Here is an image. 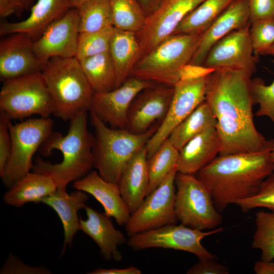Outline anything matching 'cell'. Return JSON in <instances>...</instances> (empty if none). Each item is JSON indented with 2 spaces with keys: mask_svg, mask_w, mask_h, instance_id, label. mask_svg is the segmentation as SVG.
Listing matches in <instances>:
<instances>
[{
  "mask_svg": "<svg viewBox=\"0 0 274 274\" xmlns=\"http://www.w3.org/2000/svg\"><path fill=\"white\" fill-rule=\"evenodd\" d=\"M31 0H0V16L6 17L26 8Z\"/></svg>",
  "mask_w": 274,
  "mask_h": 274,
  "instance_id": "cell-43",
  "label": "cell"
},
{
  "mask_svg": "<svg viewBox=\"0 0 274 274\" xmlns=\"http://www.w3.org/2000/svg\"><path fill=\"white\" fill-rule=\"evenodd\" d=\"M270 155L271 159L274 163V140H270Z\"/></svg>",
  "mask_w": 274,
  "mask_h": 274,
  "instance_id": "cell-48",
  "label": "cell"
},
{
  "mask_svg": "<svg viewBox=\"0 0 274 274\" xmlns=\"http://www.w3.org/2000/svg\"><path fill=\"white\" fill-rule=\"evenodd\" d=\"M175 185V212L181 224L200 230L214 229L221 224L223 217L210 190L195 175L177 172Z\"/></svg>",
  "mask_w": 274,
  "mask_h": 274,
  "instance_id": "cell-9",
  "label": "cell"
},
{
  "mask_svg": "<svg viewBox=\"0 0 274 274\" xmlns=\"http://www.w3.org/2000/svg\"><path fill=\"white\" fill-rule=\"evenodd\" d=\"M251 77L230 68L215 70L209 75L205 101L217 121L221 144L219 155L270 150V140L254 123Z\"/></svg>",
  "mask_w": 274,
  "mask_h": 274,
  "instance_id": "cell-1",
  "label": "cell"
},
{
  "mask_svg": "<svg viewBox=\"0 0 274 274\" xmlns=\"http://www.w3.org/2000/svg\"><path fill=\"white\" fill-rule=\"evenodd\" d=\"M250 35L254 53L263 55L274 43V20L264 19L251 22Z\"/></svg>",
  "mask_w": 274,
  "mask_h": 274,
  "instance_id": "cell-38",
  "label": "cell"
},
{
  "mask_svg": "<svg viewBox=\"0 0 274 274\" xmlns=\"http://www.w3.org/2000/svg\"><path fill=\"white\" fill-rule=\"evenodd\" d=\"M263 55L274 56V43L273 45L264 53Z\"/></svg>",
  "mask_w": 274,
  "mask_h": 274,
  "instance_id": "cell-49",
  "label": "cell"
},
{
  "mask_svg": "<svg viewBox=\"0 0 274 274\" xmlns=\"http://www.w3.org/2000/svg\"><path fill=\"white\" fill-rule=\"evenodd\" d=\"M249 22V0H234L202 33L189 64L202 66L208 52L217 41Z\"/></svg>",
  "mask_w": 274,
  "mask_h": 274,
  "instance_id": "cell-19",
  "label": "cell"
},
{
  "mask_svg": "<svg viewBox=\"0 0 274 274\" xmlns=\"http://www.w3.org/2000/svg\"><path fill=\"white\" fill-rule=\"evenodd\" d=\"M79 33L78 12L71 8L35 40V53L44 66L53 57H75Z\"/></svg>",
  "mask_w": 274,
  "mask_h": 274,
  "instance_id": "cell-15",
  "label": "cell"
},
{
  "mask_svg": "<svg viewBox=\"0 0 274 274\" xmlns=\"http://www.w3.org/2000/svg\"><path fill=\"white\" fill-rule=\"evenodd\" d=\"M251 91L254 105L259 106L255 115L267 117L274 124V80L266 85L262 79L254 78L251 80Z\"/></svg>",
  "mask_w": 274,
  "mask_h": 274,
  "instance_id": "cell-36",
  "label": "cell"
},
{
  "mask_svg": "<svg viewBox=\"0 0 274 274\" xmlns=\"http://www.w3.org/2000/svg\"><path fill=\"white\" fill-rule=\"evenodd\" d=\"M221 147L216 128L206 129L189 140L179 151L177 172L195 175L219 155Z\"/></svg>",
  "mask_w": 274,
  "mask_h": 274,
  "instance_id": "cell-23",
  "label": "cell"
},
{
  "mask_svg": "<svg viewBox=\"0 0 274 274\" xmlns=\"http://www.w3.org/2000/svg\"><path fill=\"white\" fill-rule=\"evenodd\" d=\"M234 204L245 213L257 208H266L274 213V171L264 180L255 195Z\"/></svg>",
  "mask_w": 274,
  "mask_h": 274,
  "instance_id": "cell-37",
  "label": "cell"
},
{
  "mask_svg": "<svg viewBox=\"0 0 274 274\" xmlns=\"http://www.w3.org/2000/svg\"><path fill=\"white\" fill-rule=\"evenodd\" d=\"M89 112L94 130V167L104 180L118 184L125 165L146 146L160 124L156 123L145 132L136 134L126 128L108 126L93 112Z\"/></svg>",
  "mask_w": 274,
  "mask_h": 274,
  "instance_id": "cell-5",
  "label": "cell"
},
{
  "mask_svg": "<svg viewBox=\"0 0 274 274\" xmlns=\"http://www.w3.org/2000/svg\"><path fill=\"white\" fill-rule=\"evenodd\" d=\"M274 171L270 150L219 155L195 175L210 190L220 212L238 200L255 195Z\"/></svg>",
  "mask_w": 274,
  "mask_h": 274,
  "instance_id": "cell-2",
  "label": "cell"
},
{
  "mask_svg": "<svg viewBox=\"0 0 274 274\" xmlns=\"http://www.w3.org/2000/svg\"><path fill=\"white\" fill-rule=\"evenodd\" d=\"M79 32H91L113 26L110 0H86L76 8Z\"/></svg>",
  "mask_w": 274,
  "mask_h": 274,
  "instance_id": "cell-32",
  "label": "cell"
},
{
  "mask_svg": "<svg viewBox=\"0 0 274 274\" xmlns=\"http://www.w3.org/2000/svg\"><path fill=\"white\" fill-rule=\"evenodd\" d=\"M202 33L170 36L140 58L131 76L174 87L183 67L190 63Z\"/></svg>",
  "mask_w": 274,
  "mask_h": 274,
  "instance_id": "cell-6",
  "label": "cell"
},
{
  "mask_svg": "<svg viewBox=\"0 0 274 274\" xmlns=\"http://www.w3.org/2000/svg\"><path fill=\"white\" fill-rule=\"evenodd\" d=\"M114 26L80 32L75 57L79 60L109 51Z\"/></svg>",
  "mask_w": 274,
  "mask_h": 274,
  "instance_id": "cell-35",
  "label": "cell"
},
{
  "mask_svg": "<svg viewBox=\"0 0 274 274\" xmlns=\"http://www.w3.org/2000/svg\"><path fill=\"white\" fill-rule=\"evenodd\" d=\"M71 9L70 0H37L31 9L30 15L25 19L1 23L0 35L21 32L36 40L51 23Z\"/></svg>",
  "mask_w": 274,
  "mask_h": 274,
  "instance_id": "cell-22",
  "label": "cell"
},
{
  "mask_svg": "<svg viewBox=\"0 0 274 274\" xmlns=\"http://www.w3.org/2000/svg\"><path fill=\"white\" fill-rule=\"evenodd\" d=\"M72 187L93 196L102 206L104 213L113 218L119 225L126 224L131 214L118 184L106 181L97 172L93 170L75 181Z\"/></svg>",
  "mask_w": 274,
  "mask_h": 274,
  "instance_id": "cell-20",
  "label": "cell"
},
{
  "mask_svg": "<svg viewBox=\"0 0 274 274\" xmlns=\"http://www.w3.org/2000/svg\"><path fill=\"white\" fill-rule=\"evenodd\" d=\"M253 269L256 274H274V262L273 260L256 261L254 263Z\"/></svg>",
  "mask_w": 274,
  "mask_h": 274,
  "instance_id": "cell-45",
  "label": "cell"
},
{
  "mask_svg": "<svg viewBox=\"0 0 274 274\" xmlns=\"http://www.w3.org/2000/svg\"><path fill=\"white\" fill-rule=\"evenodd\" d=\"M217 121L204 101L171 132L168 140L180 150L189 140L206 129L216 126Z\"/></svg>",
  "mask_w": 274,
  "mask_h": 274,
  "instance_id": "cell-28",
  "label": "cell"
},
{
  "mask_svg": "<svg viewBox=\"0 0 274 274\" xmlns=\"http://www.w3.org/2000/svg\"><path fill=\"white\" fill-rule=\"evenodd\" d=\"M41 74L52 99L54 116L70 121L90 111L94 92L75 57L51 58Z\"/></svg>",
  "mask_w": 274,
  "mask_h": 274,
  "instance_id": "cell-4",
  "label": "cell"
},
{
  "mask_svg": "<svg viewBox=\"0 0 274 274\" xmlns=\"http://www.w3.org/2000/svg\"><path fill=\"white\" fill-rule=\"evenodd\" d=\"M210 74L195 79L181 80L174 85L166 116L146 145L148 159L168 139L173 130L205 101Z\"/></svg>",
  "mask_w": 274,
  "mask_h": 274,
  "instance_id": "cell-12",
  "label": "cell"
},
{
  "mask_svg": "<svg viewBox=\"0 0 274 274\" xmlns=\"http://www.w3.org/2000/svg\"><path fill=\"white\" fill-rule=\"evenodd\" d=\"M4 113H0V176L4 172L10 156L11 140L9 125L11 121Z\"/></svg>",
  "mask_w": 274,
  "mask_h": 274,
  "instance_id": "cell-40",
  "label": "cell"
},
{
  "mask_svg": "<svg viewBox=\"0 0 274 274\" xmlns=\"http://www.w3.org/2000/svg\"><path fill=\"white\" fill-rule=\"evenodd\" d=\"M1 274H50L51 271L44 266H31L24 263L18 257L10 253L0 270Z\"/></svg>",
  "mask_w": 274,
  "mask_h": 274,
  "instance_id": "cell-39",
  "label": "cell"
},
{
  "mask_svg": "<svg viewBox=\"0 0 274 274\" xmlns=\"http://www.w3.org/2000/svg\"><path fill=\"white\" fill-rule=\"evenodd\" d=\"M113 26L135 33L143 27L147 15L138 0H110Z\"/></svg>",
  "mask_w": 274,
  "mask_h": 274,
  "instance_id": "cell-33",
  "label": "cell"
},
{
  "mask_svg": "<svg viewBox=\"0 0 274 274\" xmlns=\"http://www.w3.org/2000/svg\"><path fill=\"white\" fill-rule=\"evenodd\" d=\"M223 231L222 228H216L205 232L182 224H173L136 233L129 237L127 244L134 251L170 249L192 253L199 259H216V256L202 246L201 241Z\"/></svg>",
  "mask_w": 274,
  "mask_h": 274,
  "instance_id": "cell-10",
  "label": "cell"
},
{
  "mask_svg": "<svg viewBox=\"0 0 274 274\" xmlns=\"http://www.w3.org/2000/svg\"><path fill=\"white\" fill-rule=\"evenodd\" d=\"M109 52L114 67L116 88L131 76L142 56L136 33L114 27Z\"/></svg>",
  "mask_w": 274,
  "mask_h": 274,
  "instance_id": "cell-26",
  "label": "cell"
},
{
  "mask_svg": "<svg viewBox=\"0 0 274 274\" xmlns=\"http://www.w3.org/2000/svg\"><path fill=\"white\" fill-rule=\"evenodd\" d=\"M49 118H29L9 125L11 140L10 156L1 178L5 187H11L32 170L36 151L53 132Z\"/></svg>",
  "mask_w": 274,
  "mask_h": 274,
  "instance_id": "cell-7",
  "label": "cell"
},
{
  "mask_svg": "<svg viewBox=\"0 0 274 274\" xmlns=\"http://www.w3.org/2000/svg\"><path fill=\"white\" fill-rule=\"evenodd\" d=\"M79 61L94 92L109 91L116 88L115 70L109 51Z\"/></svg>",
  "mask_w": 274,
  "mask_h": 274,
  "instance_id": "cell-30",
  "label": "cell"
},
{
  "mask_svg": "<svg viewBox=\"0 0 274 274\" xmlns=\"http://www.w3.org/2000/svg\"><path fill=\"white\" fill-rule=\"evenodd\" d=\"M177 172V168L172 170L131 214L125 225L129 237L141 232L176 224L178 220L175 208Z\"/></svg>",
  "mask_w": 274,
  "mask_h": 274,
  "instance_id": "cell-11",
  "label": "cell"
},
{
  "mask_svg": "<svg viewBox=\"0 0 274 274\" xmlns=\"http://www.w3.org/2000/svg\"><path fill=\"white\" fill-rule=\"evenodd\" d=\"M228 268L218 263L215 259H202L189 268L187 274H228Z\"/></svg>",
  "mask_w": 274,
  "mask_h": 274,
  "instance_id": "cell-42",
  "label": "cell"
},
{
  "mask_svg": "<svg viewBox=\"0 0 274 274\" xmlns=\"http://www.w3.org/2000/svg\"><path fill=\"white\" fill-rule=\"evenodd\" d=\"M250 22L274 20V0H249Z\"/></svg>",
  "mask_w": 274,
  "mask_h": 274,
  "instance_id": "cell-41",
  "label": "cell"
},
{
  "mask_svg": "<svg viewBox=\"0 0 274 274\" xmlns=\"http://www.w3.org/2000/svg\"><path fill=\"white\" fill-rule=\"evenodd\" d=\"M146 146L125 165L118 186L120 193L130 214L140 206L147 194L149 184Z\"/></svg>",
  "mask_w": 274,
  "mask_h": 274,
  "instance_id": "cell-25",
  "label": "cell"
},
{
  "mask_svg": "<svg viewBox=\"0 0 274 274\" xmlns=\"http://www.w3.org/2000/svg\"><path fill=\"white\" fill-rule=\"evenodd\" d=\"M204 1L165 0L147 16L143 27L136 33L142 56L172 35L181 22Z\"/></svg>",
  "mask_w": 274,
  "mask_h": 274,
  "instance_id": "cell-14",
  "label": "cell"
},
{
  "mask_svg": "<svg viewBox=\"0 0 274 274\" xmlns=\"http://www.w3.org/2000/svg\"><path fill=\"white\" fill-rule=\"evenodd\" d=\"M178 154L179 150L166 139L148 159L149 184L146 196L157 188L168 174L177 168Z\"/></svg>",
  "mask_w": 274,
  "mask_h": 274,
  "instance_id": "cell-31",
  "label": "cell"
},
{
  "mask_svg": "<svg viewBox=\"0 0 274 274\" xmlns=\"http://www.w3.org/2000/svg\"><path fill=\"white\" fill-rule=\"evenodd\" d=\"M88 274H141V270L135 266H130L123 268H98Z\"/></svg>",
  "mask_w": 274,
  "mask_h": 274,
  "instance_id": "cell-44",
  "label": "cell"
},
{
  "mask_svg": "<svg viewBox=\"0 0 274 274\" xmlns=\"http://www.w3.org/2000/svg\"><path fill=\"white\" fill-rule=\"evenodd\" d=\"M87 218L80 219V230L89 236L96 243L105 260L120 261L123 259L118 247L127 241L121 231L114 227L110 218L86 206Z\"/></svg>",
  "mask_w": 274,
  "mask_h": 274,
  "instance_id": "cell-21",
  "label": "cell"
},
{
  "mask_svg": "<svg viewBox=\"0 0 274 274\" xmlns=\"http://www.w3.org/2000/svg\"><path fill=\"white\" fill-rule=\"evenodd\" d=\"M174 91V87L159 83L141 91L129 107L126 129L140 134L160 124L167 113Z\"/></svg>",
  "mask_w": 274,
  "mask_h": 274,
  "instance_id": "cell-17",
  "label": "cell"
},
{
  "mask_svg": "<svg viewBox=\"0 0 274 274\" xmlns=\"http://www.w3.org/2000/svg\"><path fill=\"white\" fill-rule=\"evenodd\" d=\"M0 111L10 119L23 120L32 115L49 118L52 99L41 72L3 81Z\"/></svg>",
  "mask_w": 274,
  "mask_h": 274,
  "instance_id": "cell-8",
  "label": "cell"
},
{
  "mask_svg": "<svg viewBox=\"0 0 274 274\" xmlns=\"http://www.w3.org/2000/svg\"><path fill=\"white\" fill-rule=\"evenodd\" d=\"M86 0H70L71 8H76Z\"/></svg>",
  "mask_w": 274,
  "mask_h": 274,
  "instance_id": "cell-47",
  "label": "cell"
},
{
  "mask_svg": "<svg viewBox=\"0 0 274 274\" xmlns=\"http://www.w3.org/2000/svg\"><path fill=\"white\" fill-rule=\"evenodd\" d=\"M57 188L51 177L30 172L8 189L3 195V200L9 206L20 208L29 202H41L43 198L51 195Z\"/></svg>",
  "mask_w": 274,
  "mask_h": 274,
  "instance_id": "cell-27",
  "label": "cell"
},
{
  "mask_svg": "<svg viewBox=\"0 0 274 274\" xmlns=\"http://www.w3.org/2000/svg\"><path fill=\"white\" fill-rule=\"evenodd\" d=\"M165 0H138L147 16L156 11Z\"/></svg>",
  "mask_w": 274,
  "mask_h": 274,
  "instance_id": "cell-46",
  "label": "cell"
},
{
  "mask_svg": "<svg viewBox=\"0 0 274 274\" xmlns=\"http://www.w3.org/2000/svg\"><path fill=\"white\" fill-rule=\"evenodd\" d=\"M153 82L129 77L120 86L106 92H94L89 111L109 126L126 128L129 107L135 97Z\"/></svg>",
  "mask_w": 274,
  "mask_h": 274,
  "instance_id": "cell-16",
  "label": "cell"
},
{
  "mask_svg": "<svg viewBox=\"0 0 274 274\" xmlns=\"http://www.w3.org/2000/svg\"><path fill=\"white\" fill-rule=\"evenodd\" d=\"M250 21L217 41L208 52L202 66L215 70L230 68L256 72L259 56L254 53L250 35Z\"/></svg>",
  "mask_w": 274,
  "mask_h": 274,
  "instance_id": "cell-13",
  "label": "cell"
},
{
  "mask_svg": "<svg viewBox=\"0 0 274 274\" xmlns=\"http://www.w3.org/2000/svg\"><path fill=\"white\" fill-rule=\"evenodd\" d=\"M35 40L18 32L0 42V78L3 81L41 72L44 65L36 55Z\"/></svg>",
  "mask_w": 274,
  "mask_h": 274,
  "instance_id": "cell-18",
  "label": "cell"
},
{
  "mask_svg": "<svg viewBox=\"0 0 274 274\" xmlns=\"http://www.w3.org/2000/svg\"><path fill=\"white\" fill-rule=\"evenodd\" d=\"M88 198V194L85 192L76 190L68 193L66 189L57 188L53 193L41 201L56 213L62 223L64 241L61 255H63L67 246H72L75 235L80 230L78 213L85 208Z\"/></svg>",
  "mask_w": 274,
  "mask_h": 274,
  "instance_id": "cell-24",
  "label": "cell"
},
{
  "mask_svg": "<svg viewBox=\"0 0 274 274\" xmlns=\"http://www.w3.org/2000/svg\"><path fill=\"white\" fill-rule=\"evenodd\" d=\"M70 122L66 135L53 131L40 148L45 156L50 155L53 150L60 151L62 161L52 163L37 156L31 170L49 175L57 188L64 189L70 183L84 177L94 167V136L88 129L87 112L80 114Z\"/></svg>",
  "mask_w": 274,
  "mask_h": 274,
  "instance_id": "cell-3",
  "label": "cell"
},
{
  "mask_svg": "<svg viewBox=\"0 0 274 274\" xmlns=\"http://www.w3.org/2000/svg\"><path fill=\"white\" fill-rule=\"evenodd\" d=\"M234 1L204 0L181 22L173 34L203 33Z\"/></svg>",
  "mask_w": 274,
  "mask_h": 274,
  "instance_id": "cell-29",
  "label": "cell"
},
{
  "mask_svg": "<svg viewBox=\"0 0 274 274\" xmlns=\"http://www.w3.org/2000/svg\"><path fill=\"white\" fill-rule=\"evenodd\" d=\"M256 229L252 247L261 252V260H274V213L259 211L255 216Z\"/></svg>",
  "mask_w": 274,
  "mask_h": 274,
  "instance_id": "cell-34",
  "label": "cell"
}]
</instances>
